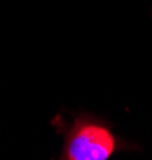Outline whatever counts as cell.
<instances>
[{
	"label": "cell",
	"instance_id": "6da1fadb",
	"mask_svg": "<svg viewBox=\"0 0 152 160\" xmlns=\"http://www.w3.org/2000/svg\"><path fill=\"white\" fill-rule=\"evenodd\" d=\"M117 149V139L94 118H77L64 138V160H107Z\"/></svg>",
	"mask_w": 152,
	"mask_h": 160
}]
</instances>
